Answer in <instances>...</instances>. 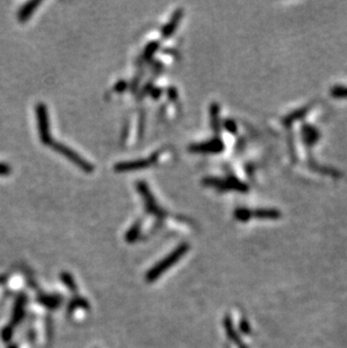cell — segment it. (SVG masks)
Returning <instances> with one entry per match:
<instances>
[{"label": "cell", "instance_id": "6da1fadb", "mask_svg": "<svg viewBox=\"0 0 347 348\" xmlns=\"http://www.w3.org/2000/svg\"><path fill=\"white\" fill-rule=\"evenodd\" d=\"M188 249H189V246L187 244H182L180 246H178L174 251L170 252L165 259H163L160 263L152 267V268L148 271V274L146 275L147 282L151 283V282H154V281H156L161 274L165 273L166 270L177 263V261L182 258L185 254H186Z\"/></svg>", "mask_w": 347, "mask_h": 348}, {"label": "cell", "instance_id": "7a4b0ae2", "mask_svg": "<svg viewBox=\"0 0 347 348\" xmlns=\"http://www.w3.org/2000/svg\"><path fill=\"white\" fill-rule=\"evenodd\" d=\"M52 149L55 150L56 152H59L60 155H62L63 157H65L66 159L70 160L71 163L75 164L76 166L80 168L82 170H84L85 173H93L94 171V166L88 163L86 159H84L82 156H79L77 152L74 151L73 149H70L69 147L64 146L63 144H61V142H55V141H52L50 146Z\"/></svg>", "mask_w": 347, "mask_h": 348}, {"label": "cell", "instance_id": "3957f363", "mask_svg": "<svg viewBox=\"0 0 347 348\" xmlns=\"http://www.w3.org/2000/svg\"><path fill=\"white\" fill-rule=\"evenodd\" d=\"M35 115L37 121V128L40 133V140L43 145L50 146L52 141L51 132H50V118L49 112L44 104H36L35 106Z\"/></svg>", "mask_w": 347, "mask_h": 348}, {"label": "cell", "instance_id": "277c9868", "mask_svg": "<svg viewBox=\"0 0 347 348\" xmlns=\"http://www.w3.org/2000/svg\"><path fill=\"white\" fill-rule=\"evenodd\" d=\"M136 188L141 194L142 198H144V202L146 204V211L148 213L156 214V217L164 218V216H166V212L163 208H160L158 203H157L154 195L150 192L148 184H146L145 182H137Z\"/></svg>", "mask_w": 347, "mask_h": 348}, {"label": "cell", "instance_id": "5b68a950", "mask_svg": "<svg viewBox=\"0 0 347 348\" xmlns=\"http://www.w3.org/2000/svg\"><path fill=\"white\" fill-rule=\"evenodd\" d=\"M158 158H159V152H156V154L151 155L149 158L118 163L114 166V169H115L116 171H120V173H124V171L148 168V167H151L152 165H155L157 163V160H158Z\"/></svg>", "mask_w": 347, "mask_h": 348}, {"label": "cell", "instance_id": "8992f818", "mask_svg": "<svg viewBox=\"0 0 347 348\" xmlns=\"http://www.w3.org/2000/svg\"><path fill=\"white\" fill-rule=\"evenodd\" d=\"M204 184L209 186H215L217 188L220 189H234L238 190V192L245 193L248 190V186L245 183L240 182L237 178H228V179H217V178H206L204 179Z\"/></svg>", "mask_w": 347, "mask_h": 348}, {"label": "cell", "instance_id": "52a82bcc", "mask_svg": "<svg viewBox=\"0 0 347 348\" xmlns=\"http://www.w3.org/2000/svg\"><path fill=\"white\" fill-rule=\"evenodd\" d=\"M189 150L193 152H207V154H220L221 151L225 150V145H223L222 140L212 139L210 141L203 142V144H196L192 145L189 147Z\"/></svg>", "mask_w": 347, "mask_h": 348}, {"label": "cell", "instance_id": "ba28073f", "mask_svg": "<svg viewBox=\"0 0 347 348\" xmlns=\"http://www.w3.org/2000/svg\"><path fill=\"white\" fill-rule=\"evenodd\" d=\"M41 4L42 3L39 2V0H33V2L26 3L17 13L18 22H21V23L27 22L28 20H30L33 14H34V12L36 11V8L39 7Z\"/></svg>", "mask_w": 347, "mask_h": 348}, {"label": "cell", "instance_id": "9c48e42d", "mask_svg": "<svg viewBox=\"0 0 347 348\" xmlns=\"http://www.w3.org/2000/svg\"><path fill=\"white\" fill-rule=\"evenodd\" d=\"M183 14H184V11H182L180 8L177 9V11L173 14L170 21L166 24V25L163 27V30H161V36H163L164 39H168V37L176 31V27H177L180 18H182L183 16Z\"/></svg>", "mask_w": 347, "mask_h": 348}, {"label": "cell", "instance_id": "30bf717a", "mask_svg": "<svg viewBox=\"0 0 347 348\" xmlns=\"http://www.w3.org/2000/svg\"><path fill=\"white\" fill-rule=\"evenodd\" d=\"M251 214H253V218L263 219V220L264 219L265 220H275L281 217V213L275 208H258L251 211Z\"/></svg>", "mask_w": 347, "mask_h": 348}, {"label": "cell", "instance_id": "8fae6325", "mask_svg": "<svg viewBox=\"0 0 347 348\" xmlns=\"http://www.w3.org/2000/svg\"><path fill=\"white\" fill-rule=\"evenodd\" d=\"M223 326H225V329L227 331V336L230 338V340H232L235 342V344L238 346V348H247L244 344H242L241 339L239 338V336L237 335L234 326H232V322H231V319L229 317H226L225 320H223Z\"/></svg>", "mask_w": 347, "mask_h": 348}, {"label": "cell", "instance_id": "7c38bea8", "mask_svg": "<svg viewBox=\"0 0 347 348\" xmlns=\"http://www.w3.org/2000/svg\"><path fill=\"white\" fill-rule=\"evenodd\" d=\"M26 299L24 295L17 299V301L15 303V308H14V313H13V323L16 325V323L20 322L22 320V318L24 316V306H25Z\"/></svg>", "mask_w": 347, "mask_h": 348}, {"label": "cell", "instance_id": "4fadbf2b", "mask_svg": "<svg viewBox=\"0 0 347 348\" xmlns=\"http://www.w3.org/2000/svg\"><path fill=\"white\" fill-rule=\"evenodd\" d=\"M37 301H39L41 304H43V306L46 308L54 309L60 306L61 298L55 297V295H53V297H51V295H42V297L37 299Z\"/></svg>", "mask_w": 347, "mask_h": 348}, {"label": "cell", "instance_id": "5bb4252c", "mask_svg": "<svg viewBox=\"0 0 347 348\" xmlns=\"http://www.w3.org/2000/svg\"><path fill=\"white\" fill-rule=\"evenodd\" d=\"M140 231H141V222L137 221L130 228V230L126 232L125 240L129 241V242L135 241L137 239V237H139V235H140Z\"/></svg>", "mask_w": 347, "mask_h": 348}, {"label": "cell", "instance_id": "9a60e30c", "mask_svg": "<svg viewBox=\"0 0 347 348\" xmlns=\"http://www.w3.org/2000/svg\"><path fill=\"white\" fill-rule=\"evenodd\" d=\"M60 279H61V281H62L65 287L68 288L70 291H73V292H77V284H76L74 277L69 273H65V271L61 273Z\"/></svg>", "mask_w": 347, "mask_h": 348}, {"label": "cell", "instance_id": "2e32d148", "mask_svg": "<svg viewBox=\"0 0 347 348\" xmlns=\"http://www.w3.org/2000/svg\"><path fill=\"white\" fill-rule=\"evenodd\" d=\"M219 113H220V106H219L218 104H212L211 106V116H212V126H213V130L216 132L220 131V126H219Z\"/></svg>", "mask_w": 347, "mask_h": 348}, {"label": "cell", "instance_id": "e0dca14e", "mask_svg": "<svg viewBox=\"0 0 347 348\" xmlns=\"http://www.w3.org/2000/svg\"><path fill=\"white\" fill-rule=\"evenodd\" d=\"M89 304L87 302V300H85L84 298H75L73 301L70 302L69 304V308H68V312L71 313L74 311L76 308H83V309H88Z\"/></svg>", "mask_w": 347, "mask_h": 348}, {"label": "cell", "instance_id": "ac0fdd59", "mask_svg": "<svg viewBox=\"0 0 347 348\" xmlns=\"http://www.w3.org/2000/svg\"><path fill=\"white\" fill-rule=\"evenodd\" d=\"M235 218L238 221L246 222V221H248L250 218H253V214H251L250 210L240 207V208H237L235 211Z\"/></svg>", "mask_w": 347, "mask_h": 348}, {"label": "cell", "instance_id": "d6986e66", "mask_svg": "<svg viewBox=\"0 0 347 348\" xmlns=\"http://www.w3.org/2000/svg\"><path fill=\"white\" fill-rule=\"evenodd\" d=\"M159 46V42H151L149 43L148 45H147L146 50H145V56L146 58H150V56L155 53L156 50L158 49Z\"/></svg>", "mask_w": 347, "mask_h": 348}, {"label": "cell", "instance_id": "ffe728a7", "mask_svg": "<svg viewBox=\"0 0 347 348\" xmlns=\"http://www.w3.org/2000/svg\"><path fill=\"white\" fill-rule=\"evenodd\" d=\"M223 125H225L226 130H228V131L231 132V133H235L237 131L236 123L232 121V120H226L225 122H223Z\"/></svg>", "mask_w": 347, "mask_h": 348}, {"label": "cell", "instance_id": "44dd1931", "mask_svg": "<svg viewBox=\"0 0 347 348\" xmlns=\"http://www.w3.org/2000/svg\"><path fill=\"white\" fill-rule=\"evenodd\" d=\"M2 337H3V339L5 341H9L12 339V337H13V328L12 327H6L3 330V333H2Z\"/></svg>", "mask_w": 347, "mask_h": 348}, {"label": "cell", "instance_id": "7402d4cb", "mask_svg": "<svg viewBox=\"0 0 347 348\" xmlns=\"http://www.w3.org/2000/svg\"><path fill=\"white\" fill-rule=\"evenodd\" d=\"M12 173L11 166L4 163H0V176H8Z\"/></svg>", "mask_w": 347, "mask_h": 348}, {"label": "cell", "instance_id": "603a6c76", "mask_svg": "<svg viewBox=\"0 0 347 348\" xmlns=\"http://www.w3.org/2000/svg\"><path fill=\"white\" fill-rule=\"evenodd\" d=\"M240 329H241V331L244 332V333H249V332H250L249 325H248V322H247L246 320H242V321H241Z\"/></svg>", "mask_w": 347, "mask_h": 348}, {"label": "cell", "instance_id": "cb8c5ba5", "mask_svg": "<svg viewBox=\"0 0 347 348\" xmlns=\"http://www.w3.org/2000/svg\"><path fill=\"white\" fill-rule=\"evenodd\" d=\"M127 87V84L125 82H120L115 85V90L116 92H123Z\"/></svg>", "mask_w": 347, "mask_h": 348}, {"label": "cell", "instance_id": "d4e9b609", "mask_svg": "<svg viewBox=\"0 0 347 348\" xmlns=\"http://www.w3.org/2000/svg\"><path fill=\"white\" fill-rule=\"evenodd\" d=\"M160 94H161L160 90H159V89H156L155 92H152V96L157 98V97H159V96H160Z\"/></svg>", "mask_w": 347, "mask_h": 348}, {"label": "cell", "instance_id": "484cf974", "mask_svg": "<svg viewBox=\"0 0 347 348\" xmlns=\"http://www.w3.org/2000/svg\"><path fill=\"white\" fill-rule=\"evenodd\" d=\"M8 348H17V346H15V345H12L11 347H8Z\"/></svg>", "mask_w": 347, "mask_h": 348}]
</instances>
